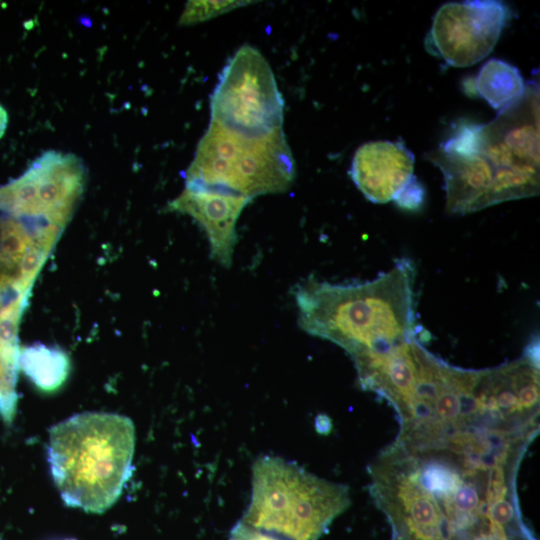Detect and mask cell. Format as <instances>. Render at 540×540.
<instances>
[{
    "mask_svg": "<svg viewBox=\"0 0 540 540\" xmlns=\"http://www.w3.org/2000/svg\"><path fill=\"white\" fill-rule=\"evenodd\" d=\"M443 174L446 209L467 214L539 193L537 83L488 123L462 121L425 154Z\"/></svg>",
    "mask_w": 540,
    "mask_h": 540,
    "instance_id": "6da1fadb",
    "label": "cell"
},
{
    "mask_svg": "<svg viewBox=\"0 0 540 540\" xmlns=\"http://www.w3.org/2000/svg\"><path fill=\"white\" fill-rule=\"evenodd\" d=\"M415 267L406 258L377 278L332 284L309 277L294 288L298 323L350 356L384 353L416 336Z\"/></svg>",
    "mask_w": 540,
    "mask_h": 540,
    "instance_id": "7a4b0ae2",
    "label": "cell"
},
{
    "mask_svg": "<svg viewBox=\"0 0 540 540\" xmlns=\"http://www.w3.org/2000/svg\"><path fill=\"white\" fill-rule=\"evenodd\" d=\"M135 428L130 418L84 412L49 433L47 460L64 503L102 513L120 497L132 474Z\"/></svg>",
    "mask_w": 540,
    "mask_h": 540,
    "instance_id": "3957f363",
    "label": "cell"
},
{
    "mask_svg": "<svg viewBox=\"0 0 540 540\" xmlns=\"http://www.w3.org/2000/svg\"><path fill=\"white\" fill-rule=\"evenodd\" d=\"M243 523L284 540H318L351 503L349 488L271 455L252 467Z\"/></svg>",
    "mask_w": 540,
    "mask_h": 540,
    "instance_id": "277c9868",
    "label": "cell"
},
{
    "mask_svg": "<svg viewBox=\"0 0 540 540\" xmlns=\"http://www.w3.org/2000/svg\"><path fill=\"white\" fill-rule=\"evenodd\" d=\"M295 174L282 128L247 135L210 121L186 171V185L223 189L252 200L285 192Z\"/></svg>",
    "mask_w": 540,
    "mask_h": 540,
    "instance_id": "5b68a950",
    "label": "cell"
},
{
    "mask_svg": "<svg viewBox=\"0 0 540 540\" xmlns=\"http://www.w3.org/2000/svg\"><path fill=\"white\" fill-rule=\"evenodd\" d=\"M284 101L273 71L255 47L242 45L223 67L210 97L211 121L247 135L282 128Z\"/></svg>",
    "mask_w": 540,
    "mask_h": 540,
    "instance_id": "8992f818",
    "label": "cell"
},
{
    "mask_svg": "<svg viewBox=\"0 0 540 540\" xmlns=\"http://www.w3.org/2000/svg\"><path fill=\"white\" fill-rule=\"evenodd\" d=\"M510 18L502 1L446 2L433 16L425 48L452 67L472 66L490 54Z\"/></svg>",
    "mask_w": 540,
    "mask_h": 540,
    "instance_id": "52a82bcc",
    "label": "cell"
},
{
    "mask_svg": "<svg viewBox=\"0 0 540 540\" xmlns=\"http://www.w3.org/2000/svg\"><path fill=\"white\" fill-rule=\"evenodd\" d=\"M250 201L223 189L186 185L168 204L167 210L195 219L208 237L212 258L228 268L237 243L236 223Z\"/></svg>",
    "mask_w": 540,
    "mask_h": 540,
    "instance_id": "ba28073f",
    "label": "cell"
},
{
    "mask_svg": "<svg viewBox=\"0 0 540 540\" xmlns=\"http://www.w3.org/2000/svg\"><path fill=\"white\" fill-rule=\"evenodd\" d=\"M414 154L403 141L377 140L355 151L349 174L373 203L393 200L414 175Z\"/></svg>",
    "mask_w": 540,
    "mask_h": 540,
    "instance_id": "9c48e42d",
    "label": "cell"
},
{
    "mask_svg": "<svg viewBox=\"0 0 540 540\" xmlns=\"http://www.w3.org/2000/svg\"><path fill=\"white\" fill-rule=\"evenodd\" d=\"M21 313L0 314V415L10 424L15 416L18 396L16 382L19 370L18 328Z\"/></svg>",
    "mask_w": 540,
    "mask_h": 540,
    "instance_id": "30bf717a",
    "label": "cell"
},
{
    "mask_svg": "<svg viewBox=\"0 0 540 540\" xmlns=\"http://www.w3.org/2000/svg\"><path fill=\"white\" fill-rule=\"evenodd\" d=\"M526 86L517 67L495 58L481 67L474 80L475 92L498 111L517 101Z\"/></svg>",
    "mask_w": 540,
    "mask_h": 540,
    "instance_id": "8fae6325",
    "label": "cell"
},
{
    "mask_svg": "<svg viewBox=\"0 0 540 540\" xmlns=\"http://www.w3.org/2000/svg\"><path fill=\"white\" fill-rule=\"evenodd\" d=\"M19 369L41 391L59 389L70 371V360L66 352L43 344H33L19 349Z\"/></svg>",
    "mask_w": 540,
    "mask_h": 540,
    "instance_id": "7c38bea8",
    "label": "cell"
},
{
    "mask_svg": "<svg viewBox=\"0 0 540 540\" xmlns=\"http://www.w3.org/2000/svg\"><path fill=\"white\" fill-rule=\"evenodd\" d=\"M33 241L17 218L5 214L0 216V271L17 277L18 266L25 251Z\"/></svg>",
    "mask_w": 540,
    "mask_h": 540,
    "instance_id": "4fadbf2b",
    "label": "cell"
},
{
    "mask_svg": "<svg viewBox=\"0 0 540 540\" xmlns=\"http://www.w3.org/2000/svg\"><path fill=\"white\" fill-rule=\"evenodd\" d=\"M253 3V1H189L179 19L180 25H193Z\"/></svg>",
    "mask_w": 540,
    "mask_h": 540,
    "instance_id": "5bb4252c",
    "label": "cell"
},
{
    "mask_svg": "<svg viewBox=\"0 0 540 540\" xmlns=\"http://www.w3.org/2000/svg\"><path fill=\"white\" fill-rule=\"evenodd\" d=\"M50 251L32 244L25 251L18 266L17 278L25 290H31V287L42 268Z\"/></svg>",
    "mask_w": 540,
    "mask_h": 540,
    "instance_id": "9a60e30c",
    "label": "cell"
},
{
    "mask_svg": "<svg viewBox=\"0 0 540 540\" xmlns=\"http://www.w3.org/2000/svg\"><path fill=\"white\" fill-rule=\"evenodd\" d=\"M393 200L395 204L402 209L417 211L424 204V186L418 178L413 175Z\"/></svg>",
    "mask_w": 540,
    "mask_h": 540,
    "instance_id": "2e32d148",
    "label": "cell"
},
{
    "mask_svg": "<svg viewBox=\"0 0 540 540\" xmlns=\"http://www.w3.org/2000/svg\"><path fill=\"white\" fill-rule=\"evenodd\" d=\"M229 540H284L251 527L239 520L230 531Z\"/></svg>",
    "mask_w": 540,
    "mask_h": 540,
    "instance_id": "e0dca14e",
    "label": "cell"
},
{
    "mask_svg": "<svg viewBox=\"0 0 540 540\" xmlns=\"http://www.w3.org/2000/svg\"><path fill=\"white\" fill-rule=\"evenodd\" d=\"M8 124V114L5 108L0 104V138L4 135Z\"/></svg>",
    "mask_w": 540,
    "mask_h": 540,
    "instance_id": "ac0fdd59",
    "label": "cell"
},
{
    "mask_svg": "<svg viewBox=\"0 0 540 540\" xmlns=\"http://www.w3.org/2000/svg\"><path fill=\"white\" fill-rule=\"evenodd\" d=\"M0 390H1V385H0Z\"/></svg>",
    "mask_w": 540,
    "mask_h": 540,
    "instance_id": "d6986e66",
    "label": "cell"
}]
</instances>
